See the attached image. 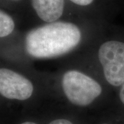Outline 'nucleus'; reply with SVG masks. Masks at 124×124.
I'll list each match as a JSON object with an SVG mask.
<instances>
[{
	"label": "nucleus",
	"mask_w": 124,
	"mask_h": 124,
	"mask_svg": "<svg viewBox=\"0 0 124 124\" xmlns=\"http://www.w3.org/2000/svg\"><path fill=\"white\" fill-rule=\"evenodd\" d=\"M81 32L69 22H52L32 29L26 35V48L35 58H53L68 53L79 44Z\"/></svg>",
	"instance_id": "1"
},
{
	"label": "nucleus",
	"mask_w": 124,
	"mask_h": 124,
	"mask_svg": "<svg viewBox=\"0 0 124 124\" xmlns=\"http://www.w3.org/2000/svg\"><path fill=\"white\" fill-rule=\"evenodd\" d=\"M62 86L68 100L79 106H86L101 93L97 82L79 71L70 70L63 77Z\"/></svg>",
	"instance_id": "2"
},
{
	"label": "nucleus",
	"mask_w": 124,
	"mask_h": 124,
	"mask_svg": "<svg viewBox=\"0 0 124 124\" xmlns=\"http://www.w3.org/2000/svg\"><path fill=\"white\" fill-rule=\"evenodd\" d=\"M99 59L101 63L107 81L114 86L124 82V43L110 41L103 44L99 50Z\"/></svg>",
	"instance_id": "3"
},
{
	"label": "nucleus",
	"mask_w": 124,
	"mask_h": 124,
	"mask_svg": "<svg viewBox=\"0 0 124 124\" xmlns=\"http://www.w3.org/2000/svg\"><path fill=\"white\" fill-rule=\"evenodd\" d=\"M33 92V85L23 76L6 68L0 69V94L10 99L26 100Z\"/></svg>",
	"instance_id": "4"
},
{
	"label": "nucleus",
	"mask_w": 124,
	"mask_h": 124,
	"mask_svg": "<svg viewBox=\"0 0 124 124\" xmlns=\"http://www.w3.org/2000/svg\"><path fill=\"white\" fill-rule=\"evenodd\" d=\"M37 15L46 22L57 20L63 14L64 0H31Z\"/></svg>",
	"instance_id": "5"
},
{
	"label": "nucleus",
	"mask_w": 124,
	"mask_h": 124,
	"mask_svg": "<svg viewBox=\"0 0 124 124\" xmlns=\"http://www.w3.org/2000/svg\"><path fill=\"white\" fill-rule=\"evenodd\" d=\"M15 23L12 17L2 10H0V37H4L12 33Z\"/></svg>",
	"instance_id": "6"
},
{
	"label": "nucleus",
	"mask_w": 124,
	"mask_h": 124,
	"mask_svg": "<svg viewBox=\"0 0 124 124\" xmlns=\"http://www.w3.org/2000/svg\"><path fill=\"white\" fill-rule=\"evenodd\" d=\"M73 3L80 6H87L90 4L93 1V0H70Z\"/></svg>",
	"instance_id": "7"
},
{
	"label": "nucleus",
	"mask_w": 124,
	"mask_h": 124,
	"mask_svg": "<svg viewBox=\"0 0 124 124\" xmlns=\"http://www.w3.org/2000/svg\"><path fill=\"white\" fill-rule=\"evenodd\" d=\"M49 124H72L70 121L66 119H57L53 121Z\"/></svg>",
	"instance_id": "8"
},
{
	"label": "nucleus",
	"mask_w": 124,
	"mask_h": 124,
	"mask_svg": "<svg viewBox=\"0 0 124 124\" xmlns=\"http://www.w3.org/2000/svg\"><path fill=\"white\" fill-rule=\"evenodd\" d=\"M119 97L121 102L124 104V84H122V87H121V90H120Z\"/></svg>",
	"instance_id": "9"
},
{
	"label": "nucleus",
	"mask_w": 124,
	"mask_h": 124,
	"mask_svg": "<svg viewBox=\"0 0 124 124\" xmlns=\"http://www.w3.org/2000/svg\"><path fill=\"white\" fill-rule=\"evenodd\" d=\"M22 124H37L35 123H33V122H30V121H27V122H24Z\"/></svg>",
	"instance_id": "10"
},
{
	"label": "nucleus",
	"mask_w": 124,
	"mask_h": 124,
	"mask_svg": "<svg viewBox=\"0 0 124 124\" xmlns=\"http://www.w3.org/2000/svg\"><path fill=\"white\" fill-rule=\"evenodd\" d=\"M15 1H18V0H15Z\"/></svg>",
	"instance_id": "11"
},
{
	"label": "nucleus",
	"mask_w": 124,
	"mask_h": 124,
	"mask_svg": "<svg viewBox=\"0 0 124 124\" xmlns=\"http://www.w3.org/2000/svg\"></svg>",
	"instance_id": "12"
}]
</instances>
